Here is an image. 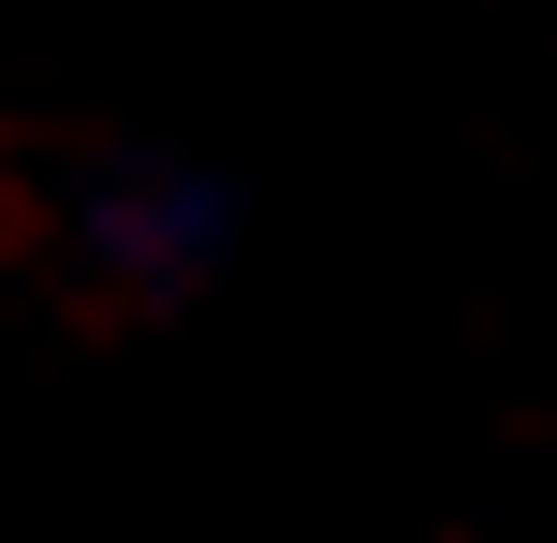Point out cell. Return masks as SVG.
Returning <instances> with one entry per match:
<instances>
[{
    "label": "cell",
    "instance_id": "1",
    "mask_svg": "<svg viewBox=\"0 0 557 543\" xmlns=\"http://www.w3.org/2000/svg\"><path fill=\"white\" fill-rule=\"evenodd\" d=\"M74 250H88V280L103 294H191L206 264L235 250V206H221V176H191V162H103L74 192Z\"/></svg>",
    "mask_w": 557,
    "mask_h": 543
}]
</instances>
